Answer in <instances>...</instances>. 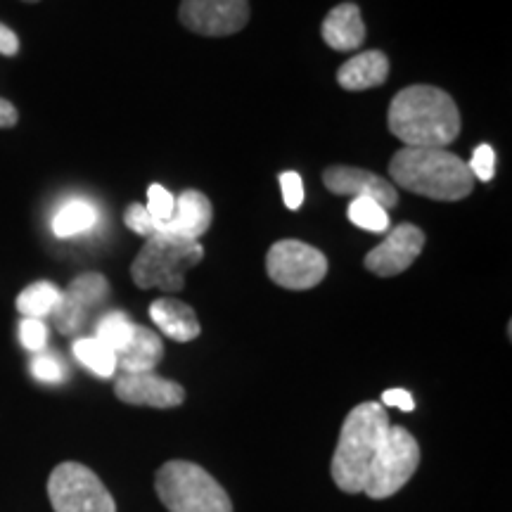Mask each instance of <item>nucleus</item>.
<instances>
[{
  "instance_id": "obj_1",
  "label": "nucleus",
  "mask_w": 512,
  "mask_h": 512,
  "mask_svg": "<svg viewBox=\"0 0 512 512\" xmlns=\"http://www.w3.org/2000/svg\"><path fill=\"white\" fill-rule=\"evenodd\" d=\"M418 467V439L406 427L392 425L382 403L351 408L330 463L332 479L344 494L384 501L399 494Z\"/></svg>"
},
{
  "instance_id": "obj_2",
  "label": "nucleus",
  "mask_w": 512,
  "mask_h": 512,
  "mask_svg": "<svg viewBox=\"0 0 512 512\" xmlns=\"http://www.w3.org/2000/svg\"><path fill=\"white\" fill-rule=\"evenodd\" d=\"M389 131L406 147H444L460 133L456 100L437 86H408L387 112Z\"/></svg>"
},
{
  "instance_id": "obj_3",
  "label": "nucleus",
  "mask_w": 512,
  "mask_h": 512,
  "mask_svg": "<svg viewBox=\"0 0 512 512\" xmlns=\"http://www.w3.org/2000/svg\"><path fill=\"white\" fill-rule=\"evenodd\" d=\"M396 185L437 202L465 200L475 188V178L463 159L444 147H403L389 162Z\"/></svg>"
},
{
  "instance_id": "obj_4",
  "label": "nucleus",
  "mask_w": 512,
  "mask_h": 512,
  "mask_svg": "<svg viewBox=\"0 0 512 512\" xmlns=\"http://www.w3.org/2000/svg\"><path fill=\"white\" fill-rule=\"evenodd\" d=\"M155 491L169 512H233L226 489L190 460H169L159 467Z\"/></svg>"
},
{
  "instance_id": "obj_5",
  "label": "nucleus",
  "mask_w": 512,
  "mask_h": 512,
  "mask_svg": "<svg viewBox=\"0 0 512 512\" xmlns=\"http://www.w3.org/2000/svg\"><path fill=\"white\" fill-rule=\"evenodd\" d=\"M204 256L200 242L171 238L155 233L145 240L136 261L131 264V278L140 290L181 292L185 287V271L197 266Z\"/></svg>"
},
{
  "instance_id": "obj_6",
  "label": "nucleus",
  "mask_w": 512,
  "mask_h": 512,
  "mask_svg": "<svg viewBox=\"0 0 512 512\" xmlns=\"http://www.w3.org/2000/svg\"><path fill=\"white\" fill-rule=\"evenodd\" d=\"M48 498L55 512H117L102 479L81 463H62L50 472Z\"/></svg>"
},
{
  "instance_id": "obj_7",
  "label": "nucleus",
  "mask_w": 512,
  "mask_h": 512,
  "mask_svg": "<svg viewBox=\"0 0 512 512\" xmlns=\"http://www.w3.org/2000/svg\"><path fill=\"white\" fill-rule=\"evenodd\" d=\"M268 278L285 290H311L328 275V259L320 249L302 240H280L268 249Z\"/></svg>"
},
{
  "instance_id": "obj_8",
  "label": "nucleus",
  "mask_w": 512,
  "mask_h": 512,
  "mask_svg": "<svg viewBox=\"0 0 512 512\" xmlns=\"http://www.w3.org/2000/svg\"><path fill=\"white\" fill-rule=\"evenodd\" d=\"M178 19L200 36H233L247 27L249 0H181Z\"/></svg>"
},
{
  "instance_id": "obj_9",
  "label": "nucleus",
  "mask_w": 512,
  "mask_h": 512,
  "mask_svg": "<svg viewBox=\"0 0 512 512\" xmlns=\"http://www.w3.org/2000/svg\"><path fill=\"white\" fill-rule=\"evenodd\" d=\"M110 297V283L100 273H83L69 283L62 292L60 304L55 306L53 320L62 335H76L86 325L88 313Z\"/></svg>"
},
{
  "instance_id": "obj_10",
  "label": "nucleus",
  "mask_w": 512,
  "mask_h": 512,
  "mask_svg": "<svg viewBox=\"0 0 512 512\" xmlns=\"http://www.w3.org/2000/svg\"><path fill=\"white\" fill-rule=\"evenodd\" d=\"M422 247H425V233L413 223H401L366 254V268L380 278H394L415 264Z\"/></svg>"
},
{
  "instance_id": "obj_11",
  "label": "nucleus",
  "mask_w": 512,
  "mask_h": 512,
  "mask_svg": "<svg viewBox=\"0 0 512 512\" xmlns=\"http://www.w3.org/2000/svg\"><path fill=\"white\" fill-rule=\"evenodd\" d=\"M114 394L128 406L145 408H176L185 401L181 384L155 373H121L114 382Z\"/></svg>"
},
{
  "instance_id": "obj_12",
  "label": "nucleus",
  "mask_w": 512,
  "mask_h": 512,
  "mask_svg": "<svg viewBox=\"0 0 512 512\" xmlns=\"http://www.w3.org/2000/svg\"><path fill=\"white\" fill-rule=\"evenodd\" d=\"M323 183L335 195H349L354 200L356 197H368L387 211L399 204V192H396L394 183L370 174V171L354 169V166H330V169H325Z\"/></svg>"
},
{
  "instance_id": "obj_13",
  "label": "nucleus",
  "mask_w": 512,
  "mask_h": 512,
  "mask_svg": "<svg viewBox=\"0 0 512 512\" xmlns=\"http://www.w3.org/2000/svg\"><path fill=\"white\" fill-rule=\"evenodd\" d=\"M211 219H214V209H211L209 197L200 190H185L181 197H176L174 216L166 223H159L155 233L200 242L211 226Z\"/></svg>"
},
{
  "instance_id": "obj_14",
  "label": "nucleus",
  "mask_w": 512,
  "mask_h": 512,
  "mask_svg": "<svg viewBox=\"0 0 512 512\" xmlns=\"http://www.w3.org/2000/svg\"><path fill=\"white\" fill-rule=\"evenodd\" d=\"M320 31H323V41L337 53H351L366 41V24L354 3H342L332 8Z\"/></svg>"
},
{
  "instance_id": "obj_15",
  "label": "nucleus",
  "mask_w": 512,
  "mask_h": 512,
  "mask_svg": "<svg viewBox=\"0 0 512 512\" xmlns=\"http://www.w3.org/2000/svg\"><path fill=\"white\" fill-rule=\"evenodd\" d=\"M150 318L152 323L162 330V335L174 339V342H192V339L200 337L202 332V325L200 320H197L195 309L171 297L152 302Z\"/></svg>"
},
{
  "instance_id": "obj_16",
  "label": "nucleus",
  "mask_w": 512,
  "mask_h": 512,
  "mask_svg": "<svg viewBox=\"0 0 512 512\" xmlns=\"http://www.w3.org/2000/svg\"><path fill=\"white\" fill-rule=\"evenodd\" d=\"M389 57L382 50H366L344 62L337 72V83L344 91H368L387 81Z\"/></svg>"
},
{
  "instance_id": "obj_17",
  "label": "nucleus",
  "mask_w": 512,
  "mask_h": 512,
  "mask_svg": "<svg viewBox=\"0 0 512 512\" xmlns=\"http://www.w3.org/2000/svg\"><path fill=\"white\" fill-rule=\"evenodd\" d=\"M164 356V342L157 332L136 325L128 347L117 354V370L121 373H155Z\"/></svg>"
},
{
  "instance_id": "obj_18",
  "label": "nucleus",
  "mask_w": 512,
  "mask_h": 512,
  "mask_svg": "<svg viewBox=\"0 0 512 512\" xmlns=\"http://www.w3.org/2000/svg\"><path fill=\"white\" fill-rule=\"evenodd\" d=\"M98 219H100V211L93 202L69 200L67 204H62L60 211L55 214L53 233L62 240L76 238V235L88 233V230L98 226Z\"/></svg>"
},
{
  "instance_id": "obj_19",
  "label": "nucleus",
  "mask_w": 512,
  "mask_h": 512,
  "mask_svg": "<svg viewBox=\"0 0 512 512\" xmlns=\"http://www.w3.org/2000/svg\"><path fill=\"white\" fill-rule=\"evenodd\" d=\"M62 290L48 280H41V283L29 285L27 290L19 292L17 297V311L22 313L24 318H38L43 320L46 316H53L55 306L60 304Z\"/></svg>"
},
{
  "instance_id": "obj_20",
  "label": "nucleus",
  "mask_w": 512,
  "mask_h": 512,
  "mask_svg": "<svg viewBox=\"0 0 512 512\" xmlns=\"http://www.w3.org/2000/svg\"><path fill=\"white\" fill-rule=\"evenodd\" d=\"M74 356L81 366H86L93 375L102 377H114L117 373V354L112 349H107L100 339L95 337H79L74 342Z\"/></svg>"
},
{
  "instance_id": "obj_21",
  "label": "nucleus",
  "mask_w": 512,
  "mask_h": 512,
  "mask_svg": "<svg viewBox=\"0 0 512 512\" xmlns=\"http://www.w3.org/2000/svg\"><path fill=\"white\" fill-rule=\"evenodd\" d=\"M133 332H136V323L128 318V313L110 311L100 318L98 328H95V339H100L114 354H121L133 339Z\"/></svg>"
},
{
  "instance_id": "obj_22",
  "label": "nucleus",
  "mask_w": 512,
  "mask_h": 512,
  "mask_svg": "<svg viewBox=\"0 0 512 512\" xmlns=\"http://www.w3.org/2000/svg\"><path fill=\"white\" fill-rule=\"evenodd\" d=\"M347 216L354 226L370 230V233H387L389 230V211L382 209L377 202L368 200V197H356L349 204Z\"/></svg>"
},
{
  "instance_id": "obj_23",
  "label": "nucleus",
  "mask_w": 512,
  "mask_h": 512,
  "mask_svg": "<svg viewBox=\"0 0 512 512\" xmlns=\"http://www.w3.org/2000/svg\"><path fill=\"white\" fill-rule=\"evenodd\" d=\"M145 209H147V214L152 216V221H155V228H157L159 223H166L171 216H174L176 197L171 195L166 188H162V185L155 183V185H150V190H147Z\"/></svg>"
},
{
  "instance_id": "obj_24",
  "label": "nucleus",
  "mask_w": 512,
  "mask_h": 512,
  "mask_svg": "<svg viewBox=\"0 0 512 512\" xmlns=\"http://www.w3.org/2000/svg\"><path fill=\"white\" fill-rule=\"evenodd\" d=\"M19 342L27 351L41 354L48 344V325L38 318H24L19 323Z\"/></svg>"
},
{
  "instance_id": "obj_25",
  "label": "nucleus",
  "mask_w": 512,
  "mask_h": 512,
  "mask_svg": "<svg viewBox=\"0 0 512 512\" xmlns=\"http://www.w3.org/2000/svg\"><path fill=\"white\" fill-rule=\"evenodd\" d=\"M31 375L36 377L38 382L46 384H57L64 380L67 370H64V363L53 354H36L34 361H31Z\"/></svg>"
},
{
  "instance_id": "obj_26",
  "label": "nucleus",
  "mask_w": 512,
  "mask_h": 512,
  "mask_svg": "<svg viewBox=\"0 0 512 512\" xmlns=\"http://www.w3.org/2000/svg\"><path fill=\"white\" fill-rule=\"evenodd\" d=\"M467 169H470V174L475 181H484L489 183L491 178L496 174V152L491 145H477L475 155H472L470 162H467Z\"/></svg>"
},
{
  "instance_id": "obj_27",
  "label": "nucleus",
  "mask_w": 512,
  "mask_h": 512,
  "mask_svg": "<svg viewBox=\"0 0 512 512\" xmlns=\"http://www.w3.org/2000/svg\"><path fill=\"white\" fill-rule=\"evenodd\" d=\"M280 190H283V200L287 204V209L297 211L304 204V183L302 176L297 171H285L280 174Z\"/></svg>"
},
{
  "instance_id": "obj_28",
  "label": "nucleus",
  "mask_w": 512,
  "mask_h": 512,
  "mask_svg": "<svg viewBox=\"0 0 512 512\" xmlns=\"http://www.w3.org/2000/svg\"><path fill=\"white\" fill-rule=\"evenodd\" d=\"M124 223L133 230V233L143 235V238H150V235H155V221H152V216L147 214L145 204H140V202H133L131 207L126 209Z\"/></svg>"
},
{
  "instance_id": "obj_29",
  "label": "nucleus",
  "mask_w": 512,
  "mask_h": 512,
  "mask_svg": "<svg viewBox=\"0 0 512 512\" xmlns=\"http://www.w3.org/2000/svg\"><path fill=\"white\" fill-rule=\"evenodd\" d=\"M382 403L384 406H396L401 408V411L411 413L415 408V401L411 392H406V389H387V392L382 394Z\"/></svg>"
},
{
  "instance_id": "obj_30",
  "label": "nucleus",
  "mask_w": 512,
  "mask_h": 512,
  "mask_svg": "<svg viewBox=\"0 0 512 512\" xmlns=\"http://www.w3.org/2000/svg\"><path fill=\"white\" fill-rule=\"evenodd\" d=\"M19 53V38L10 27L0 22V55L15 57Z\"/></svg>"
},
{
  "instance_id": "obj_31",
  "label": "nucleus",
  "mask_w": 512,
  "mask_h": 512,
  "mask_svg": "<svg viewBox=\"0 0 512 512\" xmlns=\"http://www.w3.org/2000/svg\"><path fill=\"white\" fill-rule=\"evenodd\" d=\"M19 114H17V107L12 105L10 100L0 98V128H12L17 124Z\"/></svg>"
},
{
  "instance_id": "obj_32",
  "label": "nucleus",
  "mask_w": 512,
  "mask_h": 512,
  "mask_svg": "<svg viewBox=\"0 0 512 512\" xmlns=\"http://www.w3.org/2000/svg\"><path fill=\"white\" fill-rule=\"evenodd\" d=\"M24 3H38V0H24Z\"/></svg>"
}]
</instances>
